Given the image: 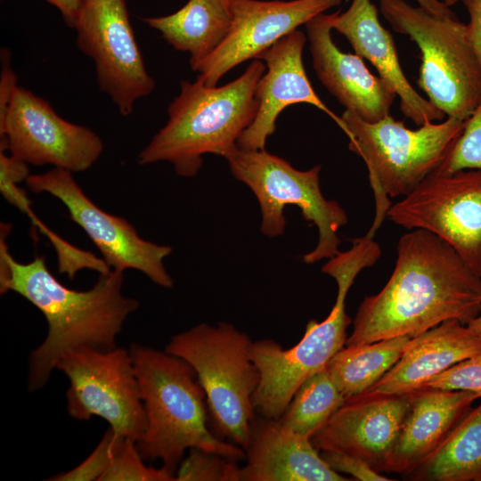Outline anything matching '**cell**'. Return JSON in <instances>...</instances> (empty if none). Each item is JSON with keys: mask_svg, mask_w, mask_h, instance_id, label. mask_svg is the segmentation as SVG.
I'll return each mask as SVG.
<instances>
[{"mask_svg": "<svg viewBox=\"0 0 481 481\" xmlns=\"http://www.w3.org/2000/svg\"><path fill=\"white\" fill-rule=\"evenodd\" d=\"M409 406L410 393L346 398L311 442L318 451L347 453L381 472Z\"/></svg>", "mask_w": 481, "mask_h": 481, "instance_id": "2e32d148", "label": "cell"}, {"mask_svg": "<svg viewBox=\"0 0 481 481\" xmlns=\"http://www.w3.org/2000/svg\"><path fill=\"white\" fill-rule=\"evenodd\" d=\"M56 369L69 380L66 397L72 418L98 416L109 423L114 437L141 438L146 416L129 349H70Z\"/></svg>", "mask_w": 481, "mask_h": 481, "instance_id": "9c48e42d", "label": "cell"}, {"mask_svg": "<svg viewBox=\"0 0 481 481\" xmlns=\"http://www.w3.org/2000/svg\"><path fill=\"white\" fill-rule=\"evenodd\" d=\"M387 216L405 229L436 234L481 277V169L436 170Z\"/></svg>", "mask_w": 481, "mask_h": 481, "instance_id": "30bf717a", "label": "cell"}, {"mask_svg": "<svg viewBox=\"0 0 481 481\" xmlns=\"http://www.w3.org/2000/svg\"><path fill=\"white\" fill-rule=\"evenodd\" d=\"M25 182L33 192H46L62 202L69 218L84 230L110 269H135L163 288L173 287L174 281L164 266L172 247L141 238L126 218L100 208L70 171L53 167L43 174L29 175Z\"/></svg>", "mask_w": 481, "mask_h": 481, "instance_id": "4fadbf2b", "label": "cell"}, {"mask_svg": "<svg viewBox=\"0 0 481 481\" xmlns=\"http://www.w3.org/2000/svg\"><path fill=\"white\" fill-rule=\"evenodd\" d=\"M341 118L349 150L363 159L374 194L375 216L366 233L371 238L392 206L389 197L408 195L438 169L467 120L448 117L410 129L391 115L370 123L345 110Z\"/></svg>", "mask_w": 481, "mask_h": 481, "instance_id": "5b68a950", "label": "cell"}, {"mask_svg": "<svg viewBox=\"0 0 481 481\" xmlns=\"http://www.w3.org/2000/svg\"><path fill=\"white\" fill-rule=\"evenodd\" d=\"M480 350L481 338L467 324L455 319L445 321L412 338L399 360L362 394L411 393Z\"/></svg>", "mask_w": 481, "mask_h": 481, "instance_id": "7402d4cb", "label": "cell"}, {"mask_svg": "<svg viewBox=\"0 0 481 481\" xmlns=\"http://www.w3.org/2000/svg\"><path fill=\"white\" fill-rule=\"evenodd\" d=\"M252 340L227 322L200 323L174 335L165 351L194 370L216 436L247 448L254 421L252 396L259 372L250 358Z\"/></svg>", "mask_w": 481, "mask_h": 481, "instance_id": "8992f818", "label": "cell"}, {"mask_svg": "<svg viewBox=\"0 0 481 481\" xmlns=\"http://www.w3.org/2000/svg\"><path fill=\"white\" fill-rule=\"evenodd\" d=\"M4 239L0 248V291H13L35 306L45 316V340L29 360L28 387L46 385L61 357L69 350L90 346L116 347V338L139 302L122 292L124 272L110 269L100 273L93 288L75 290L65 287L50 272L44 257L29 263L16 261Z\"/></svg>", "mask_w": 481, "mask_h": 481, "instance_id": "7a4b0ae2", "label": "cell"}, {"mask_svg": "<svg viewBox=\"0 0 481 481\" xmlns=\"http://www.w3.org/2000/svg\"><path fill=\"white\" fill-rule=\"evenodd\" d=\"M459 1L461 0H444V3L450 7L456 4Z\"/></svg>", "mask_w": 481, "mask_h": 481, "instance_id": "f35d334b", "label": "cell"}, {"mask_svg": "<svg viewBox=\"0 0 481 481\" xmlns=\"http://www.w3.org/2000/svg\"><path fill=\"white\" fill-rule=\"evenodd\" d=\"M394 271L361 303L346 346L418 336L448 320L481 313V277L444 240L413 229L398 240Z\"/></svg>", "mask_w": 481, "mask_h": 481, "instance_id": "6da1fadb", "label": "cell"}, {"mask_svg": "<svg viewBox=\"0 0 481 481\" xmlns=\"http://www.w3.org/2000/svg\"><path fill=\"white\" fill-rule=\"evenodd\" d=\"M136 442L128 437H114L110 464L99 481H172L174 474L164 467L155 469L143 463Z\"/></svg>", "mask_w": 481, "mask_h": 481, "instance_id": "4316f807", "label": "cell"}, {"mask_svg": "<svg viewBox=\"0 0 481 481\" xmlns=\"http://www.w3.org/2000/svg\"><path fill=\"white\" fill-rule=\"evenodd\" d=\"M349 289L338 287L335 304L322 322L310 320L304 336L294 346L284 349L273 339L252 341L250 358L259 372L252 404L261 417L279 420L299 387L326 368L345 345L351 318L345 301Z\"/></svg>", "mask_w": 481, "mask_h": 481, "instance_id": "7c38bea8", "label": "cell"}, {"mask_svg": "<svg viewBox=\"0 0 481 481\" xmlns=\"http://www.w3.org/2000/svg\"><path fill=\"white\" fill-rule=\"evenodd\" d=\"M411 338L410 336H400L342 347L331 357L325 369L346 399L360 395L399 360Z\"/></svg>", "mask_w": 481, "mask_h": 481, "instance_id": "d4e9b609", "label": "cell"}, {"mask_svg": "<svg viewBox=\"0 0 481 481\" xmlns=\"http://www.w3.org/2000/svg\"><path fill=\"white\" fill-rule=\"evenodd\" d=\"M0 175V187L17 185L20 181H26L29 175L28 164L1 151Z\"/></svg>", "mask_w": 481, "mask_h": 481, "instance_id": "d6a6232c", "label": "cell"}, {"mask_svg": "<svg viewBox=\"0 0 481 481\" xmlns=\"http://www.w3.org/2000/svg\"><path fill=\"white\" fill-rule=\"evenodd\" d=\"M481 169V103L466 120L465 126L438 171Z\"/></svg>", "mask_w": 481, "mask_h": 481, "instance_id": "f1b7e54d", "label": "cell"}, {"mask_svg": "<svg viewBox=\"0 0 481 481\" xmlns=\"http://www.w3.org/2000/svg\"><path fill=\"white\" fill-rule=\"evenodd\" d=\"M232 175L255 194L261 210L260 230L268 237L284 232L287 205L298 206L305 220L318 229L316 247L303 256L314 264L337 255L341 240L338 231L348 219L335 200H327L320 187L321 165L298 170L287 160L262 150L237 146L225 157Z\"/></svg>", "mask_w": 481, "mask_h": 481, "instance_id": "ba28073f", "label": "cell"}, {"mask_svg": "<svg viewBox=\"0 0 481 481\" xmlns=\"http://www.w3.org/2000/svg\"><path fill=\"white\" fill-rule=\"evenodd\" d=\"M407 477L427 481H481V403L471 407L431 456Z\"/></svg>", "mask_w": 481, "mask_h": 481, "instance_id": "cb8c5ba5", "label": "cell"}, {"mask_svg": "<svg viewBox=\"0 0 481 481\" xmlns=\"http://www.w3.org/2000/svg\"><path fill=\"white\" fill-rule=\"evenodd\" d=\"M0 135L1 150L18 159L71 173L89 169L104 148L93 130L64 119L47 101L19 86L0 119Z\"/></svg>", "mask_w": 481, "mask_h": 481, "instance_id": "5bb4252c", "label": "cell"}, {"mask_svg": "<svg viewBox=\"0 0 481 481\" xmlns=\"http://www.w3.org/2000/svg\"><path fill=\"white\" fill-rule=\"evenodd\" d=\"M479 398L470 391L415 390L383 471L408 476L440 446Z\"/></svg>", "mask_w": 481, "mask_h": 481, "instance_id": "44dd1931", "label": "cell"}, {"mask_svg": "<svg viewBox=\"0 0 481 481\" xmlns=\"http://www.w3.org/2000/svg\"><path fill=\"white\" fill-rule=\"evenodd\" d=\"M143 21L159 31L175 49L190 54L192 70L224 40L232 24L229 0H189L176 12L145 17Z\"/></svg>", "mask_w": 481, "mask_h": 481, "instance_id": "603a6c76", "label": "cell"}, {"mask_svg": "<svg viewBox=\"0 0 481 481\" xmlns=\"http://www.w3.org/2000/svg\"><path fill=\"white\" fill-rule=\"evenodd\" d=\"M265 71L264 62L254 59L240 77L222 86H208L200 77L181 81L167 108V122L138 154V164L165 161L180 176L192 177L203 155L224 158L256 117L255 92Z\"/></svg>", "mask_w": 481, "mask_h": 481, "instance_id": "3957f363", "label": "cell"}, {"mask_svg": "<svg viewBox=\"0 0 481 481\" xmlns=\"http://www.w3.org/2000/svg\"><path fill=\"white\" fill-rule=\"evenodd\" d=\"M469 15L468 36L481 66V0H461Z\"/></svg>", "mask_w": 481, "mask_h": 481, "instance_id": "e575fe53", "label": "cell"}, {"mask_svg": "<svg viewBox=\"0 0 481 481\" xmlns=\"http://www.w3.org/2000/svg\"><path fill=\"white\" fill-rule=\"evenodd\" d=\"M417 390H463L481 398V350L434 376Z\"/></svg>", "mask_w": 481, "mask_h": 481, "instance_id": "f546056e", "label": "cell"}, {"mask_svg": "<svg viewBox=\"0 0 481 481\" xmlns=\"http://www.w3.org/2000/svg\"><path fill=\"white\" fill-rule=\"evenodd\" d=\"M342 0H229L232 24L223 43L194 71L216 86L232 69L257 57L281 38Z\"/></svg>", "mask_w": 481, "mask_h": 481, "instance_id": "9a60e30c", "label": "cell"}, {"mask_svg": "<svg viewBox=\"0 0 481 481\" xmlns=\"http://www.w3.org/2000/svg\"><path fill=\"white\" fill-rule=\"evenodd\" d=\"M129 353L146 416L144 433L136 441L144 460H161L175 475L192 448L237 461L246 457L242 447L210 429L206 395L190 364L138 343L130 345Z\"/></svg>", "mask_w": 481, "mask_h": 481, "instance_id": "277c9868", "label": "cell"}, {"mask_svg": "<svg viewBox=\"0 0 481 481\" xmlns=\"http://www.w3.org/2000/svg\"><path fill=\"white\" fill-rule=\"evenodd\" d=\"M55 6L61 13L66 24L73 27L77 15L80 9L82 0H45Z\"/></svg>", "mask_w": 481, "mask_h": 481, "instance_id": "d590c367", "label": "cell"}, {"mask_svg": "<svg viewBox=\"0 0 481 481\" xmlns=\"http://www.w3.org/2000/svg\"><path fill=\"white\" fill-rule=\"evenodd\" d=\"M78 49L94 64L97 84L127 116L155 81L147 71L126 0H82L73 27Z\"/></svg>", "mask_w": 481, "mask_h": 481, "instance_id": "8fae6325", "label": "cell"}, {"mask_svg": "<svg viewBox=\"0 0 481 481\" xmlns=\"http://www.w3.org/2000/svg\"><path fill=\"white\" fill-rule=\"evenodd\" d=\"M10 54L4 49L2 53V72L0 79V119L4 117L17 85V77L10 64Z\"/></svg>", "mask_w": 481, "mask_h": 481, "instance_id": "836d02e7", "label": "cell"}, {"mask_svg": "<svg viewBox=\"0 0 481 481\" xmlns=\"http://www.w3.org/2000/svg\"><path fill=\"white\" fill-rule=\"evenodd\" d=\"M322 459L335 471L346 473L361 481H390L388 478L372 469L363 460L337 451H320Z\"/></svg>", "mask_w": 481, "mask_h": 481, "instance_id": "1f68e13d", "label": "cell"}, {"mask_svg": "<svg viewBox=\"0 0 481 481\" xmlns=\"http://www.w3.org/2000/svg\"><path fill=\"white\" fill-rule=\"evenodd\" d=\"M332 29L346 37L355 53L368 60L400 99L405 118L418 126L439 120L445 114L421 96L402 69L392 35L381 25L371 0H352L344 12L332 13Z\"/></svg>", "mask_w": 481, "mask_h": 481, "instance_id": "d6986e66", "label": "cell"}, {"mask_svg": "<svg viewBox=\"0 0 481 481\" xmlns=\"http://www.w3.org/2000/svg\"><path fill=\"white\" fill-rule=\"evenodd\" d=\"M237 462L216 452L192 448L176 469L175 481H240Z\"/></svg>", "mask_w": 481, "mask_h": 481, "instance_id": "83f0119b", "label": "cell"}, {"mask_svg": "<svg viewBox=\"0 0 481 481\" xmlns=\"http://www.w3.org/2000/svg\"><path fill=\"white\" fill-rule=\"evenodd\" d=\"M331 19L332 13H321L305 24L317 77L346 110L364 121L378 122L390 115L396 94L368 69L361 56L337 47Z\"/></svg>", "mask_w": 481, "mask_h": 481, "instance_id": "ac0fdd59", "label": "cell"}, {"mask_svg": "<svg viewBox=\"0 0 481 481\" xmlns=\"http://www.w3.org/2000/svg\"><path fill=\"white\" fill-rule=\"evenodd\" d=\"M240 481H347L322 459L311 438L279 420L255 418Z\"/></svg>", "mask_w": 481, "mask_h": 481, "instance_id": "ffe728a7", "label": "cell"}, {"mask_svg": "<svg viewBox=\"0 0 481 481\" xmlns=\"http://www.w3.org/2000/svg\"><path fill=\"white\" fill-rule=\"evenodd\" d=\"M419 6L427 10L430 13L446 18H456L454 12L444 2L440 0H415Z\"/></svg>", "mask_w": 481, "mask_h": 481, "instance_id": "8d00e7d4", "label": "cell"}, {"mask_svg": "<svg viewBox=\"0 0 481 481\" xmlns=\"http://www.w3.org/2000/svg\"><path fill=\"white\" fill-rule=\"evenodd\" d=\"M113 452V431L110 428L92 453L75 469L53 476L52 481H99L107 469Z\"/></svg>", "mask_w": 481, "mask_h": 481, "instance_id": "4dcf8cb0", "label": "cell"}, {"mask_svg": "<svg viewBox=\"0 0 481 481\" xmlns=\"http://www.w3.org/2000/svg\"><path fill=\"white\" fill-rule=\"evenodd\" d=\"M345 401L323 369L299 387L279 420L291 431L311 438Z\"/></svg>", "mask_w": 481, "mask_h": 481, "instance_id": "484cf974", "label": "cell"}, {"mask_svg": "<svg viewBox=\"0 0 481 481\" xmlns=\"http://www.w3.org/2000/svg\"><path fill=\"white\" fill-rule=\"evenodd\" d=\"M467 325L481 338V313Z\"/></svg>", "mask_w": 481, "mask_h": 481, "instance_id": "74e56055", "label": "cell"}, {"mask_svg": "<svg viewBox=\"0 0 481 481\" xmlns=\"http://www.w3.org/2000/svg\"><path fill=\"white\" fill-rule=\"evenodd\" d=\"M380 12L420 51L417 84L448 117L468 119L481 103V66L457 18L436 16L404 0H379Z\"/></svg>", "mask_w": 481, "mask_h": 481, "instance_id": "52a82bcc", "label": "cell"}, {"mask_svg": "<svg viewBox=\"0 0 481 481\" xmlns=\"http://www.w3.org/2000/svg\"><path fill=\"white\" fill-rule=\"evenodd\" d=\"M306 42L304 33L296 29L257 57L266 63L267 72L264 73L257 85V114L239 139V147L265 149L266 140L276 129L279 114L296 103H307L318 108L345 130L341 117L337 116L319 98L306 76L302 59Z\"/></svg>", "mask_w": 481, "mask_h": 481, "instance_id": "e0dca14e", "label": "cell"}]
</instances>
